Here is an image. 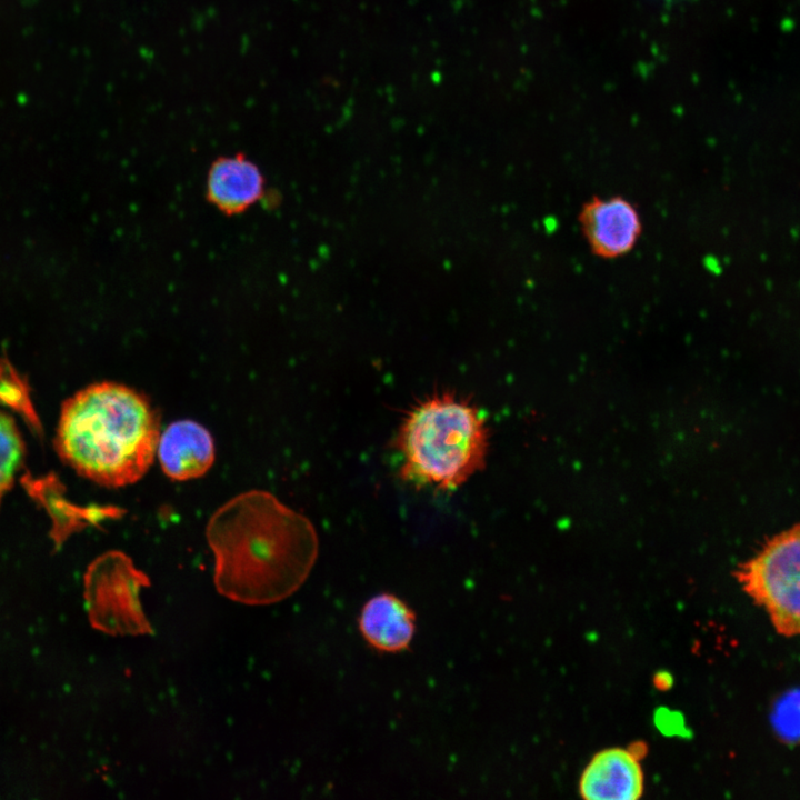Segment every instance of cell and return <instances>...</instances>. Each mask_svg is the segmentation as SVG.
Wrapping results in <instances>:
<instances>
[{
	"label": "cell",
	"mask_w": 800,
	"mask_h": 800,
	"mask_svg": "<svg viewBox=\"0 0 800 800\" xmlns=\"http://www.w3.org/2000/svg\"><path fill=\"white\" fill-rule=\"evenodd\" d=\"M206 537L218 592L244 604L288 598L303 584L318 557L310 520L264 490L246 491L223 503L209 519Z\"/></svg>",
	"instance_id": "cell-1"
},
{
	"label": "cell",
	"mask_w": 800,
	"mask_h": 800,
	"mask_svg": "<svg viewBox=\"0 0 800 800\" xmlns=\"http://www.w3.org/2000/svg\"><path fill=\"white\" fill-rule=\"evenodd\" d=\"M160 418L150 400L122 383H92L61 408L56 448L79 474L104 487L140 480L157 454Z\"/></svg>",
	"instance_id": "cell-2"
},
{
	"label": "cell",
	"mask_w": 800,
	"mask_h": 800,
	"mask_svg": "<svg viewBox=\"0 0 800 800\" xmlns=\"http://www.w3.org/2000/svg\"><path fill=\"white\" fill-rule=\"evenodd\" d=\"M397 447L404 479L436 489H453L484 463L488 429L468 400L437 393L408 412Z\"/></svg>",
	"instance_id": "cell-3"
},
{
	"label": "cell",
	"mask_w": 800,
	"mask_h": 800,
	"mask_svg": "<svg viewBox=\"0 0 800 800\" xmlns=\"http://www.w3.org/2000/svg\"><path fill=\"white\" fill-rule=\"evenodd\" d=\"M734 577L778 633L800 636V523L770 538Z\"/></svg>",
	"instance_id": "cell-4"
},
{
	"label": "cell",
	"mask_w": 800,
	"mask_h": 800,
	"mask_svg": "<svg viewBox=\"0 0 800 800\" xmlns=\"http://www.w3.org/2000/svg\"><path fill=\"white\" fill-rule=\"evenodd\" d=\"M150 586L124 552L111 550L94 559L84 574V601L90 624L110 636H144L153 632L140 602Z\"/></svg>",
	"instance_id": "cell-5"
},
{
	"label": "cell",
	"mask_w": 800,
	"mask_h": 800,
	"mask_svg": "<svg viewBox=\"0 0 800 800\" xmlns=\"http://www.w3.org/2000/svg\"><path fill=\"white\" fill-rule=\"evenodd\" d=\"M579 222L591 251L603 259L630 252L642 231L636 206L620 196L594 197L587 201L579 213Z\"/></svg>",
	"instance_id": "cell-6"
},
{
	"label": "cell",
	"mask_w": 800,
	"mask_h": 800,
	"mask_svg": "<svg viewBox=\"0 0 800 800\" xmlns=\"http://www.w3.org/2000/svg\"><path fill=\"white\" fill-rule=\"evenodd\" d=\"M641 759L630 747L598 751L579 778V792L588 800H637L644 791Z\"/></svg>",
	"instance_id": "cell-7"
},
{
	"label": "cell",
	"mask_w": 800,
	"mask_h": 800,
	"mask_svg": "<svg viewBox=\"0 0 800 800\" xmlns=\"http://www.w3.org/2000/svg\"><path fill=\"white\" fill-rule=\"evenodd\" d=\"M266 179L259 166L244 153L214 159L207 172L206 198L227 217L239 216L264 194Z\"/></svg>",
	"instance_id": "cell-8"
},
{
	"label": "cell",
	"mask_w": 800,
	"mask_h": 800,
	"mask_svg": "<svg viewBox=\"0 0 800 800\" xmlns=\"http://www.w3.org/2000/svg\"><path fill=\"white\" fill-rule=\"evenodd\" d=\"M158 459L163 473L176 481L202 477L213 464L216 450L211 433L197 421L170 423L160 434Z\"/></svg>",
	"instance_id": "cell-9"
},
{
	"label": "cell",
	"mask_w": 800,
	"mask_h": 800,
	"mask_svg": "<svg viewBox=\"0 0 800 800\" xmlns=\"http://www.w3.org/2000/svg\"><path fill=\"white\" fill-rule=\"evenodd\" d=\"M358 624L373 649L396 653L409 648L416 631V616L397 596L380 593L364 603Z\"/></svg>",
	"instance_id": "cell-10"
},
{
	"label": "cell",
	"mask_w": 800,
	"mask_h": 800,
	"mask_svg": "<svg viewBox=\"0 0 800 800\" xmlns=\"http://www.w3.org/2000/svg\"><path fill=\"white\" fill-rule=\"evenodd\" d=\"M24 457V443L14 421L0 411V503L11 488Z\"/></svg>",
	"instance_id": "cell-11"
},
{
	"label": "cell",
	"mask_w": 800,
	"mask_h": 800,
	"mask_svg": "<svg viewBox=\"0 0 800 800\" xmlns=\"http://www.w3.org/2000/svg\"><path fill=\"white\" fill-rule=\"evenodd\" d=\"M771 722L782 741L800 743V690H792L776 701Z\"/></svg>",
	"instance_id": "cell-12"
},
{
	"label": "cell",
	"mask_w": 800,
	"mask_h": 800,
	"mask_svg": "<svg viewBox=\"0 0 800 800\" xmlns=\"http://www.w3.org/2000/svg\"><path fill=\"white\" fill-rule=\"evenodd\" d=\"M653 722L657 730L670 738H688L691 731L687 727L683 713L670 708H658L653 713Z\"/></svg>",
	"instance_id": "cell-13"
},
{
	"label": "cell",
	"mask_w": 800,
	"mask_h": 800,
	"mask_svg": "<svg viewBox=\"0 0 800 800\" xmlns=\"http://www.w3.org/2000/svg\"><path fill=\"white\" fill-rule=\"evenodd\" d=\"M654 687L659 690H668L672 687L673 677L668 671H659L653 678Z\"/></svg>",
	"instance_id": "cell-14"
}]
</instances>
